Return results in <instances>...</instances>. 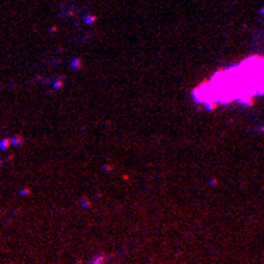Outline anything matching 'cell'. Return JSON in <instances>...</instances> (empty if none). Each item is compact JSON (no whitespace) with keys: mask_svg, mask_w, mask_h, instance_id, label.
Returning a JSON list of instances; mask_svg holds the SVG:
<instances>
[{"mask_svg":"<svg viewBox=\"0 0 264 264\" xmlns=\"http://www.w3.org/2000/svg\"><path fill=\"white\" fill-rule=\"evenodd\" d=\"M264 92V56H250L206 79L193 95L200 104L210 106L250 102Z\"/></svg>","mask_w":264,"mask_h":264,"instance_id":"6da1fadb","label":"cell"},{"mask_svg":"<svg viewBox=\"0 0 264 264\" xmlns=\"http://www.w3.org/2000/svg\"><path fill=\"white\" fill-rule=\"evenodd\" d=\"M102 261H104V256H99V257H94V261H92L90 264H100Z\"/></svg>","mask_w":264,"mask_h":264,"instance_id":"7a4b0ae2","label":"cell"}]
</instances>
